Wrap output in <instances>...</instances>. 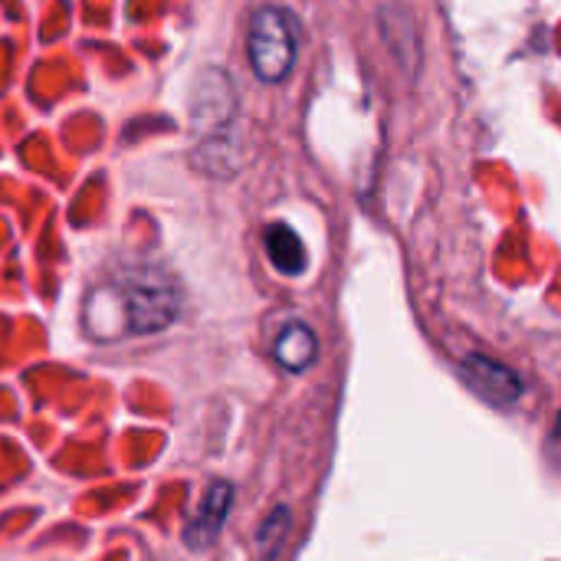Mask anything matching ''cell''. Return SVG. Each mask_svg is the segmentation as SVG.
Listing matches in <instances>:
<instances>
[{
  "instance_id": "obj_2",
  "label": "cell",
  "mask_w": 561,
  "mask_h": 561,
  "mask_svg": "<svg viewBox=\"0 0 561 561\" xmlns=\"http://www.w3.org/2000/svg\"><path fill=\"white\" fill-rule=\"evenodd\" d=\"M299 53V23L283 7H260L247 30V59L256 79L283 82Z\"/></svg>"
},
{
  "instance_id": "obj_3",
  "label": "cell",
  "mask_w": 561,
  "mask_h": 561,
  "mask_svg": "<svg viewBox=\"0 0 561 561\" xmlns=\"http://www.w3.org/2000/svg\"><path fill=\"white\" fill-rule=\"evenodd\" d=\"M237 115V92L230 85V76L224 69H210L201 76L194 95H191V125L197 135L210 138L220 135Z\"/></svg>"
},
{
  "instance_id": "obj_8",
  "label": "cell",
  "mask_w": 561,
  "mask_h": 561,
  "mask_svg": "<svg viewBox=\"0 0 561 561\" xmlns=\"http://www.w3.org/2000/svg\"><path fill=\"white\" fill-rule=\"evenodd\" d=\"M289 526H293V519H289V510H276L263 526H260V533H256V542H260V549H263V556L266 559H273L276 552H279V546H283V539H286V533H289Z\"/></svg>"
},
{
  "instance_id": "obj_5",
  "label": "cell",
  "mask_w": 561,
  "mask_h": 561,
  "mask_svg": "<svg viewBox=\"0 0 561 561\" xmlns=\"http://www.w3.org/2000/svg\"><path fill=\"white\" fill-rule=\"evenodd\" d=\"M230 506H233V486L224 483V480L214 483V486L204 493V500H201V506L194 510V516L184 523V542H187V549H194V552L210 549V546L217 542V536H220L227 516H230Z\"/></svg>"
},
{
  "instance_id": "obj_6",
  "label": "cell",
  "mask_w": 561,
  "mask_h": 561,
  "mask_svg": "<svg viewBox=\"0 0 561 561\" xmlns=\"http://www.w3.org/2000/svg\"><path fill=\"white\" fill-rule=\"evenodd\" d=\"M263 247H266L270 263H273L283 276H299V273H306L309 253H306V243L299 240V233H296L289 224H283V220L266 224V230H263Z\"/></svg>"
},
{
  "instance_id": "obj_7",
  "label": "cell",
  "mask_w": 561,
  "mask_h": 561,
  "mask_svg": "<svg viewBox=\"0 0 561 561\" xmlns=\"http://www.w3.org/2000/svg\"><path fill=\"white\" fill-rule=\"evenodd\" d=\"M273 358H276L286 371H293V375L312 368V362L319 358V339H316V332H312L306 322H289V325H283V332H279L276 342H273Z\"/></svg>"
},
{
  "instance_id": "obj_4",
  "label": "cell",
  "mask_w": 561,
  "mask_h": 561,
  "mask_svg": "<svg viewBox=\"0 0 561 561\" xmlns=\"http://www.w3.org/2000/svg\"><path fill=\"white\" fill-rule=\"evenodd\" d=\"M460 375H463V381H467L483 401H490V404H496V408H510V404H516V401L523 398V381H519V375H516L513 368H506V365L486 358V355H467V358L460 362Z\"/></svg>"
},
{
  "instance_id": "obj_9",
  "label": "cell",
  "mask_w": 561,
  "mask_h": 561,
  "mask_svg": "<svg viewBox=\"0 0 561 561\" xmlns=\"http://www.w3.org/2000/svg\"><path fill=\"white\" fill-rule=\"evenodd\" d=\"M549 450L556 454V460L561 463V414L556 417V424H552V437H549Z\"/></svg>"
},
{
  "instance_id": "obj_1",
  "label": "cell",
  "mask_w": 561,
  "mask_h": 561,
  "mask_svg": "<svg viewBox=\"0 0 561 561\" xmlns=\"http://www.w3.org/2000/svg\"><path fill=\"white\" fill-rule=\"evenodd\" d=\"M181 316V289L161 266H128L95 286L82 309V329L95 342L164 332Z\"/></svg>"
}]
</instances>
